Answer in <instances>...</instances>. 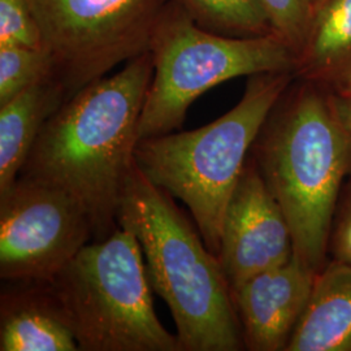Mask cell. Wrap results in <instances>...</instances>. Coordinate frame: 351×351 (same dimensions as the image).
<instances>
[{
    "label": "cell",
    "mask_w": 351,
    "mask_h": 351,
    "mask_svg": "<svg viewBox=\"0 0 351 351\" xmlns=\"http://www.w3.org/2000/svg\"><path fill=\"white\" fill-rule=\"evenodd\" d=\"M152 75V55L146 52L81 88L47 120L21 169L20 176L72 195L88 213L94 241L119 228Z\"/></svg>",
    "instance_id": "6da1fadb"
},
{
    "label": "cell",
    "mask_w": 351,
    "mask_h": 351,
    "mask_svg": "<svg viewBox=\"0 0 351 351\" xmlns=\"http://www.w3.org/2000/svg\"><path fill=\"white\" fill-rule=\"evenodd\" d=\"M251 155L288 220L294 254L320 272L343 180L351 132L333 112L329 90L294 78L268 114Z\"/></svg>",
    "instance_id": "7a4b0ae2"
},
{
    "label": "cell",
    "mask_w": 351,
    "mask_h": 351,
    "mask_svg": "<svg viewBox=\"0 0 351 351\" xmlns=\"http://www.w3.org/2000/svg\"><path fill=\"white\" fill-rule=\"evenodd\" d=\"M117 226L138 239L152 290L173 316L182 351L245 348L230 287L172 195L142 173L136 159L126 176Z\"/></svg>",
    "instance_id": "3957f363"
},
{
    "label": "cell",
    "mask_w": 351,
    "mask_h": 351,
    "mask_svg": "<svg viewBox=\"0 0 351 351\" xmlns=\"http://www.w3.org/2000/svg\"><path fill=\"white\" fill-rule=\"evenodd\" d=\"M293 72L249 77L241 101L207 125L139 139L134 159L156 186L188 206L208 250L220 251L226 206L249 152Z\"/></svg>",
    "instance_id": "277c9868"
},
{
    "label": "cell",
    "mask_w": 351,
    "mask_h": 351,
    "mask_svg": "<svg viewBox=\"0 0 351 351\" xmlns=\"http://www.w3.org/2000/svg\"><path fill=\"white\" fill-rule=\"evenodd\" d=\"M40 284L80 350L182 351L156 316L143 252L128 229L88 243Z\"/></svg>",
    "instance_id": "5b68a950"
},
{
    "label": "cell",
    "mask_w": 351,
    "mask_h": 351,
    "mask_svg": "<svg viewBox=\"0 0 351 351\" xmlns=\"http://www.w3.org/2000/svg\"><path fill=\"white\" fill-rule=\"evenodd\" d=\"M154 75L139 139L180 129L189 107L208 90L243 75L293 72L295 55L277 34L237 38L204 30L172 0L150 49Z\"/></svg>",
    "instance_id": "8992f818"
},
{
    "label": "cell",
    "mask_w": 351,
    "mask_h": 351,
    "mask_svg": "<svg viewBox=\"0 0 351 351\" xmlns=\"http://www.w3.org/2000/svg\"><path fill=\"white\" fill-rule=\"evenodd\" d=\"M172 0H30L42 47L66 99L150 52Z\"/></svg>",
    "instance_id": "52a82bcc"
},
{
    "label": "cell",
    "mask_w": 351,
    "mask_h": 351,
    "mask_svg": "<svg viewBox=\"0 0 351 351\" xmlns=\"http://www.w3.org/2000/svg\"><path fill=\"white\" fill-rule=\"evenodd\" d=\"M93 239L85 208L62 189L19 176L0 195V276L46 282Z\"/></svg>",
    "instance_id": "ba28073f"
},
{
    "label": "cell",
    "mask_w": 351,
    "mask_h": 351,
    "mask_svg": "<svg viewBox=\"0 0 351 351\" xmlns=\"http://www.w3.org/2000/svg\"><path fill=\"white\" fill-rule=\"evenodd\" d=\"M293 255L288 220L250 155L226 206L217 255L230 290Z\"/></svg>",
    "instance_id": "9c48e42d"
},
{
    "label": "cell",
    "mask_w": 351,
    "mask_h": 351,
    "mask_svg": "<svg viewBox=\"0 0 351 351\" xmlns=\"http://www.w3.org/2000/svg\"><path fill=\"white\" fill-rule=\"evenodd\" d=\"M316 275L294 254L287 263L259 272L230 290L247 350L287 351Z\"/></svg>",
    "instance_id": "30bf717a"
},
{
    "label": "cell",
    "mask_w": 351,
    "mask_h": 351,
    "mask_svg": "<svg viewBox=\"0 0 351 351\" xmlns=\"http://www.w3.org/2000/svg\"><path fill=\"white\" fill-rule=\"evenodd\" d=\"M287 351H351V265L332 259L316 275Z\"/></svg>",
    "instance_id": "8fae6325"
},
{
    "label": "cell",
    "mask_w": 351,
    "mask_h": 351,
    "mask_svg": "<svg viewBox=\"0 0 351 351\" xmlns=\"http://www.w3.org/2000/svg\"><path fill=\"white\" fill-rule=\"evenodd\" d=\"M19 284L0 297V350H80L45 287Z\"/></svg>",
    "instance_id": "7c38bea8"
},
{
    "label": "cell",
    "mask_w": 351,
    "mask_h": 351,
    "mask_svg": "<svg viewBox=\"0 0 351 351\" xmlns=\"http://www.w3.org/2000/svg\"><path fill=\"white\" fill-rule=\"evenodd\" d=\"M65 101V88L51 77L0 106V195L16 182L43 126Z\"/></svg>",
    "instance_id": "4fadbf2b"
},
{
    "label": "cell",
    "mask_w": 351,
    "mask_h": 351,
    "mask_svg": "<svg viewBox=\"0 0 351 351\" xmlns=\"http://www.w3.org/2000/svg\"><path fill=\"white\" fill-rule=\"evenodd\" d=\"M294 75L326 88L351 77V0H326L314 13Z\"/></svg>",
    "instance_id": "5bb4252c"
},
{
    "label": "cell",
    "mask_w": 351,
    "mask_h": 351,
    "mask_svg": "<svg viewBox=\"0 0 351 351\" xmlns=\"http://www.w3.org/2000/svg\"><path fill=\"white\" fill-rule=\"evenodd\" d=\"M197 25L228 37L274 34L259 0H177ZM276 34V33H275Z\"/></svg>",
    "instance_id": "9a60e30c"
},
{
    "label": "cell",
    "mask_w": 351,
    "mask_h": 351,
    "mask_svg": "<svg viewBox=\"0 0 351 351\" xmlns=\"http://www.w3.org/2000/svg\"><path fill=\"white\" fill-rule=\"evenodd\" d=\"M51 77H53L52 60L43 47H0V106Z\"/></svg>",
    "instance_id": "2e32d148"
},
{
    "label": "cell",
    "mask_w": 351,
    "mask_h": 351,
    "mask_svg": "<svg viewBox=\"0 0 351 351\" xmlns=\"http://www.w3.org/2000/svg\"><path fill=\"white\" fill-rule=\"evenodd\" d=\"M277 36L282 38L297 56L308 27L311 11L307 0H259Z\"/></svg>",
    "instance_id": "e0dca14e"
},
{
    "label": "cell",
    "mask_w": 351,
    "mask_h": 351,
    "mask_svg": "<svg viewBox=\"0 0 351 351\" xmlns=\"http://www.w3.org/2000/svg\"><path fill=\"white\" fill-rule=\"evenodd\" d=\"M39 49L42 39L30 0H0V47Z\"/></svg>",
    "instance_id": "ac0fdd59"
},
{
    "label": "cell",
    "mask_w": 351,
    "mask_h": 351,
    "mask_svg": "<svg viewBox=\"0 0 351 351\" xmlns=\"http://www.w3.org/2000/svg\"><path fill=\"white\" fill-rule=\"evenodd\" d=\"M328 251H330L333 261L351 265V184L337 204Z\"/></svg>",
    "instance_id": "d6986e66"
},
{
    "label": "cell",
    "mask_w": 351,
    "mask_h": 351,
    "mask_svg": "<svg viewBox=\"0 0 351 351\" xmlns=\"http://www.w3.org/2000/svg\"><path fill=\"white\" fill-rule=\"evenodd\" d=\"M329 90V99L339 123L351 132V77Z\"/></svg>",
    "instance_id": "ffe728a7"
},
{
    "label": "cell",
    "mask_w": 351,
    "mask_h": 351,
    "mask_svg": "<svg viewBox=\"0 0 351 351\" xmlns=\"http://www.w3.org/2000/svg\"><path fill=\"white\" fill-rule=\"evenodd\" d=\"M308 1V5H310V11H311V19L314 16V13L322 7V4L326 1V0H307Z\"/></svg>",
    "instance_id": "44dd1931"
}]
</instances>
